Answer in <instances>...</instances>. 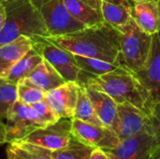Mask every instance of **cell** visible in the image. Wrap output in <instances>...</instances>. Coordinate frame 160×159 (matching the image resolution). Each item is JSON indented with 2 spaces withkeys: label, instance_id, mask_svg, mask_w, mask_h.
I'll return each instance as SVG.
<instances>
[{
  "label": "cell",
  "instance_id": "6da1fadb",
  "mask_svg": "<svg viewBox=\"0 0 160 159\" xmlns=\"http://www.w3.org/2000/svg\"><path fill=\"white\" fill-rule=\"evenodd\" d=\"M46 38L76 55L112 63L120 62L119 31L107 22L86 26L63 36L47 37Z\"/></svg>",
  "mask_w": 160,
  "mask_h": 159
},
{
  "label": "cell",
  "instance_id": "7a4b0ae2",
  "mask_svg": "<svg viewBox=\"0 0 160 159\" xmlns=\"http://www.w3.org/2000/svg\"><path fill=\"white\" fill-rule=\"evenodd\" d=\"M86 86L108 94L117 104L130 103L150 114L145 89L136 74L123 66L90 80Z\"/></svg>",
  "mask_w": 160,
  "mask_h": 159
},
{
  "label": "cell",
  "instance_id": "3957f363",
  "mask_svg": "<svg viewBox=\"0 0 160 159\" xmlns=\"http://www.w3.org/2000/svg\"><path fill=\"white\" fill-rule=\"evenodd\" d=\"M4 5L7 20L0 32V46L22 36L32 40L50 37L40 13L31 0H8Z\"/></svg>",
  "mask_w": 160,
  "mask_h": 159
},
{
  "label": "cell",
  "instance_id": "277c9868",
  "mask_svg": "<svg viewBox=\"0 0 160 159\" xmlns=\"http://www.w3.org/2000/svg\"><path fill=\"white\" fill-rule=\"evenodd\" d=\"M118 31L122 66L133 72L141 70L149 56L153 36L144 32L133 19Z\"/></svg>",
  "mask_w": 160,
  "mask_h": 159
},
{
  "label": "cell",
  "instance_id": "5b68a950",
  "mask_svg": "<svg viewBox=\"0 0 160 159\" xmlns=\"http://www.w3.org/2000/svg\"><path fill=\"white\" fill-rule=\"evenodd\" d=\"M40 13L50 37L63 36L86 27L67 8L64 0H31Z\"/></svg>",
  "mask_w": 160,
  "mask_h": 159
},
{
  "label": "cell",
  "instance_id": "8992f818",
  "mask_svg": "<svg viewBox=\"0 0 160 159\" xmlns=\"http://www.w3.org/2000/svg\"><path fill=\"white\" fill-rule=\"evenodd\" d=\"M46 125L33 106L16 101L7 118V143L24 140L36 129Z\"/></svg>",
  "mask_w": 160,
  "mask_h": 159
},
{
  "label": "cell",
  "instance_id": "52a82bcc",
  "mask_svg": "<svg viewBox=\"0 0 160 159\" xmlns=\"http://www.w3.org/2000/svg\"><path fill=\"white\" fill-rule=\"evenodd\" d=\"M33 48L59 72L66 82L77 81L80 67L72 52L53 44L46 37L33 40Z\"/></svg>",
  "mask_w": 160,
  "mask_h": 159
},
{
  "label": "cell",
  "instance_id": "ba28073f",
  "mask_svg": "<svg viewBox=\"0 0 160 159\" xmlns=\"http://www.w3.org/2000/svg\"><path fill=\"white\" fill-rule=\"evenodd\" d=\"M134 73L146 91L151 112L152 108L160 102V32L153 35L150 53L144 67Z\"/></svg>",
  "mask_w": 160,
  "mask_h": 159
},
{
  "label": "cell",
  "instance_id": "9c48e42d",
  "mask_svg": "<svg viewBox=\"0 0 160 159\" xmlns=\"http://www.w3.org/2000/svg\"><path fill=\"white\" fill-rule=\"evenodd\" d=\"M71 134L73 138L94 149H112L120 142L117 134L112 129L89 124L76 118L71 119Z\"/></svg>",
  "mask_w": 160,
  "mask_h": 159
},
{
  "label": "cell",
  "instance_id": "30bf717a",
  "mask_svg": "<svg viewBox=\"0 0 160 159\" xmlns=\"http://www.w3.org/2000/svg\"><path fill=\"white\" fill-rule=\"evenodd\" d=\"M117 111L118 123L115 133L120 141L142 132L152 134L150 117L145 112L130 103L117 104Z\"/></svg>",
  "mask_w": 160,
  "mask_h": 159
},
{
  "label": "cell",
  "instance_id": "8fae6325",
  "mask_svg": "<svg viewBox=\"0 0 160 159\" xmlns=\"http://www.w3.org/2000/svg\"><path fill=\"white\" fill-rule=\"evenodd\" d=\"M71 139V119L61 118L52 125L36 129L23 141L53 152L67 146Z\"/></svg>",
  "mask_w": 160,
  "mask_h": 159
},
{
  "label": "cell",
  "instance_id": "7c38bea8",
  "mask_svg": "<svg viewBox=\"0 0 160 159\" xmlns=\"http://www.w3.org/2000/svg\"><path fill=\"white\" fill-rule=\"evenodd\" d=\"M153 148V135L149 132H142L120 141L116 147L104 151L109 159H150Z\"/></svg>",
  "mask_w": 160,
  "mask_h": 159
},
{
  "label": "cell",
  "instance_id": "4fadbf2b",
  "mask_svg": "<svg viewBox=\"0 0 160 159\" xmlns=\"http://www.w3.org/2000/svg\"><path fill=\"white\" fill-rule=\"evenodd\" d=\"M80 85L76 82H66L62 85L46 93L45 100L57 116L72 119L78 101Z\"/></svg>",
  "mask_w": 160,
  "mask_h": 159
},
{
  "label": "cell",
  "instance_id": "5bb4252c",
  "mask_svg": "<svg viewBox=\"0 0 160 159\" xmlns=\"http://www.w3.org/2000/svg\"><path fill=\"white\" fill-rule=\"evenodd\" d=\"M132 19L147 34L160 32V0L132 1Z\"/></svg>",
  "mask_w": 160,
  "mask_h": 159
},
{
  "label": "cell",
  "instance_id": "9a60e30c",
  "mask_svg": "<svg viewBox=\"0 0 160 159\" xmlns=\"http://www.w3.org/2000/svg\"><path fill=\"white\" fill-rule=\"evenodd\" d=\"M84 88L103 126L115 132L118 123L117 103L102 91L87 86Z\"/></svg>",
  "mask_w": 160,
  "mask_h": 159
},
{
  "label": "cell",
  "instance_id": "2e32d148",
  "mask_svg": "<svg viewBox=\"0 0 160 159\" xmlns=\"http://www.w3.org/2000/svg\"><path fill=\"white\" fill-rule=\"evenodd\" d=\"M33 47V40L22 36L0 46V79L6 80L14 65Z\"/></svg>",
  "mask_w": 160,
  "mask_h": 159
},
{
  "label": "cell",
  "instance_id": "e0dca14e",
  "mask_svg": "<svg viewBox=\"0 0 160 159\" xmlns=\"http://www.w3.org/2000/svg\"><path fill=\"white\" fill-rule=\"evenodd\" d=\"M70 14L85 26L104 22L100 0H64Z\"/></svg>",
  "mask_w": 160,
  "mask_h": 159
},
{
  "label": "cell",
  "instance_id": "ac0fdd59",
  "mask_svg": "<svg viewBox=\"0 0 160 159\" xmlns=\"http://www.w3.org/2000/svg\"><path fill=\"white\" fill-rule=\"evenodd\" d=\"M104 21L119 29L126 25L131 19V0H100Z\"/></svg>",
  "mask_w": 160,
  "mask_h": 159
},
{
  "label": "cell",
  "instance_id": "d6986e66",
  "mask_svg": "<svg viewBox=\"0 0 160 159\" xmlns=\"http://www.w3.org/2000/svg\"><path fill=\"white\" fill-rule=\"evenodd\" d=\"M26 79L46 93L66 82L59 72L45 59L36 67Z\"/></svg>",
  "mask_w": 160,
  "mask_h": 159
},
{
  "label": "cell",
  "instance_id": "ffe728a7",
  "mask_svg": "<svg viewBox=\"0 0 160 159\" xmlns=\"http://www.w3.org/2000/svg\"><path fill=\"white\" fill-rule=\"evenodd\" d=\"M8 144V159H53L52 151L23 140Z\"/></svg>",
  "mask_w": 160,
  "mask_h": 159
},
{
  "label": "cell",
  "instance_id": "44dd1931",
  "mask_svg": "<svg viewBox=\"0 0 160 159\" xmlns=\"http://www.w3.org/2000/svg\"><path fill=\"white\" fill-rule=\"evenodd\" d=\"M42 60L43 57L32 47L14 65L6 80L11 83L17 84L19 81L27 78Z\"/></svg>",
  "mask_w": 160,
  "mask_h": 159
},
{
  "label": "cell",
  "instance_id": "7402d4cb",
  "mask_svg": "<svg viewBox=\"0 0 160 159\" xmlns=\"http://www.w3.org/2000/svg\"><path fill=\"white\" fill-rule=\"evenodd\" d=\"M75 55L77 64L80 67V69L87 72L94 78L103 75L105 73H108L110 71L114 70L118 67H121L122 64L120 62H108L98 58H92V57H86V56H81V55Z\"/></svg>",
  "mask_w": 160,
  "mask_h": 159
},
{
  "label": "cell",
  "instance_id": "603a6c76",
  "mask_svg": "<svg viewBox=\"0 0 160 159\" xmlns=\"http://www.w3.org/2000/svg\"><path fill=\"white\" fill-rule=\"evenodd\" d=\"M73 118H76L81 121H83V122H86L89 124H93L96 126L104 127L93 107V104L85 91V88L82 86H80L78 101H77Z\"/></svg>",
  "mask_w": 160,
  "mask_h": 159
},
{
  "label": "cell",
  "instance_id": "cb8c5ba5",
  "mask_svg": "<svg viewBox=\"0 0 160 159\" xmlns=\"http://www.w3.org/2000/svg\"><path fill=\"white\" fill-rule=\"evenodd\" d=\"M17 85V100L26 104L34 105L45 99L46 92L32 83L28 79H22L18 82Z\"/></svg>",
  "mask_w": 160,
  "mask_h": 159
},
{
  "label": "cell",
  "instance_id": "d4e9b609",
  "mask_svg": "<svg viewBox=\"0 0 160 159\" xmlns=\"http://www.w3.org/2000/svg\"><path fill=\"white\" fill-rule=\"evenodd\" d=\"M94 148L85 145L72 137L69 143L52 152L53 159H89Z\"/></svg>",
  "mask_w": 160,
  "mask_h": 159
},
{
  "label": "cell",
  "instance_id": "484cf974",
  "mask_svg": "<svg viewBox=\"0 0 160 159\" xmlns=\"http://www.w3.org/2000/svg\"><path fill=\"white\" fill-rule=\"evenodd\" d=\"M17 101V85L0 79V121L7 120L10 109Z\"/></svg>",
  "mask_w": 160,
  "mask_h": 159
},
{
  "label": "cell",
  "instance_id": "4316f807",
  "mask_svg": "<svg viewBox=\"0 0 160 159\" xmlns=\"http://www.w3.org/2000/svg\"><path fill=\"white\" fill-rule=\"evenodd\" d=\"M32 106L37 111V112L38 113V115L40 116V118L42 119L46 127L56 123L60 119L45 99Z\"/></svg>",
  "mask_w": 160,
  "mask_h": 159
},
{
  "label": "cell",
  "instance_id": "83f0119b",
  "mask_svg": "<svg viewBox=\"0 0 160 159\" xmlns=\"http://www.w3.org/2000/svg\"><path fill=\"white\" fill-rule=\"evenodd\" d=\"M152 134L154 137V147L160 145V102L157 103L151 110L149 114Z\"/></svg>",
  "mask_w": 160,
  "mask_h": 159
},
{
  "label": "cell",
  "instance_id": "f1b7e54d",
  "mask_svg": "<svg viewBox=\"0 0 160 159\" xmlns=\"http://www.w3.org/2000/svg\"><path fill=\"white\" fill-rule=\"evenodd\" d=\"M89 159H109L106 152L100 148H95L90 156Z\"/></svg>",
  "mask_w": 160,
  "mask_h": 159
},
{
  "label": "cell",
  "instance_id": "f546056e",
  "mask_svg": "<svg viewBox=\"0 0 160 159\" xmlns=\"http://www.w3.org/2000/svg\"><path fill=\"white\" fill-rule=\"evenodd\" d=\"M7 20V11L4 4L0 3V32L3 30Z\"/></svg>",
  "mask_w": 160,
  "mask_h": 159
},
{
  "label": "cell",
  "instance_id": "4dcf8cb0",
  "mask_svg": "<svg viewBox=\"0 0 160 159\" xmlns=\"http://www.w3.org/2000/svg\"><path fill=\"white\" fill-rule=\"evenodd\" d=\"M7 143V129L6 124L0 121V145Z\"/></svg>",
  "mask_w": 160,
  "mask_h": 159
},
{
  "label": "cell",
  "instance_id": "1f68e13d",
  "mask_svg": "<svg viewBox=\"0 0 160 159\" xmlns=\"http://www.w3.org/2000/svg\"><path fill=\"white\" fill-rule=\"evenodd\" d=\"M150 159H160V145H158L153 148Z\"/></svg>",
  "mask_w": 160,
  "mask_h": 159
},
{
  "label": "cell",
  "instance_id": "d6a6232c",
  "mask_svg": "<svg viewBox=\"0 0 160 159\" xmlns=\"http://www.w3.org/2000/svg\"><path fill=\"white\" fill-rule=\"evenodd\" d=\"M6 1H8V0H0V3H1V4H4Z\"/></svg>",
  "mask_w": 160,
  "mask_h": 159
},
{
  "label": "cell",
  "instance_id": "836d02e7",
  "mask_svg": "<svg viewBox=\"0 0 160 159\" xmlns=\"http://www.w3.org/2000/svg\"><path fill=\"white\" fill-rule=\"evenodd\" d=\"M131 1H135V0H131Z\"/></svg>",
  "mask_w": 160,
  "mask_h": 159
}]
</instances>
